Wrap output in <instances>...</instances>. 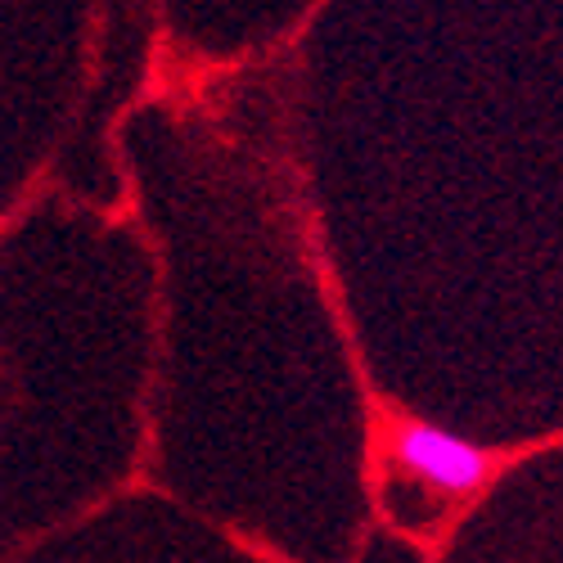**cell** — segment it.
Returning <instances> with one entry per match:
<instances>
[{
    "label": "cell",
    "mask_w": 563,
    "mask_h": 563,
    "mask_svg": "<svg viewBox=\"0 0 563 563\" xmlns=\"http://www.w3.org/2000/svg\"><path fill=\"white\" fill-rule=\"evenodd\" d=\"M388 460L401 468V474L438 500H464L474 496L487 478L496 460L487 455V446L468 442L442 424H429V419H393L388 429Z\"/></svg>",
    "instance_id": "1"
}]
</instances>
